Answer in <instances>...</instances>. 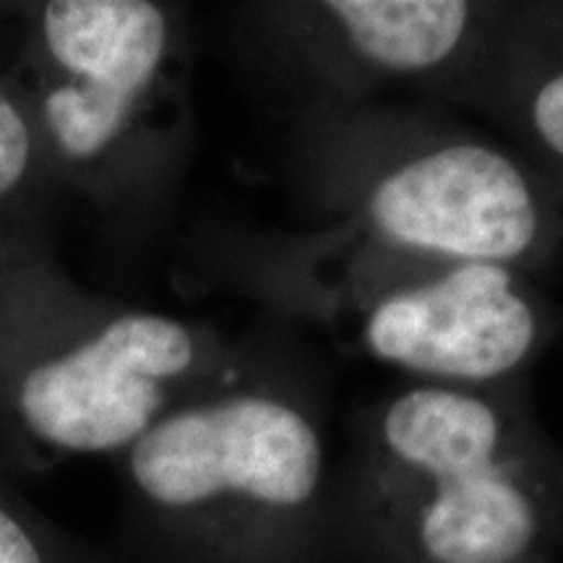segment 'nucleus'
Returning a JSON list of instances; mask_svg holds the SVG:
<instances>
[{
  "label": "nucleus",
  "mask_w": 563,
  "mask_h": 563,
  "mask_svg": "<svg viewBox=\"0 0 563 563\" xmlns=\"http://www.w3.org/2000/svg\"><path fill=\"white\" fill-rule=\"evenodd\" d=\"M340 563H553L563 454L525 382H407L355 412L334 462Z\"/></svg>",
  "instance_id": "nucleus-1"
},
{
  "label": "nucleus",
  "mask_w": 563,
  "mask_h": 563,
  "mask_svg": "<svg viewBox=\"0 0 563 563\" xmlns=\"http://www.w3.org/2000/svg\"><path fill=\"white\" fill-rule=\"evenodd\" d=\"M118 563H340L316 373L285 340L115 456Z\"/></svg>",
  "instance_id": "nucleus-2"
},
{
  "label": "nucleus",
  "mask_w": 563,
  "mask_h": 563,
  "mask_svg": "<svg viewBox=\"0 0 563 563\" xmlns=\"http://www.w3.org/2000/svg\"><path fill=\"white\" fill-rule=\"evenodd\" d=\"M5 87L63 199L146 249L173 222L196 154V34L170 0H30Z\"/></svg>",
  "instance_id": "nucleus-3"
},
{
  "label": "nucleus",
  "mask_w": 563,
  "mask_h": 563,
  "mask_svg": "<svg viewBox=\"0 0 563 563\" xmlns=\"http://www.w3.org/2000/svg\"><path fill=\"white\" fill-rule=\"evenodd\" d=\"M279 336H228L100 295L55 249L0 253V464L121 456L162 418L241 382Z\"/></svg>",
  "instance_id": "nucleus-4"
},
{
  "label": "nucleus",
  "mask_w": 563,
  "mask_h": 563,
  "mask_svg": "<svg viewBox=\"0 0 563 563\" xmlns=\"http://www.w3.org/2000/svg\"><path fill=\"white\" fill-rule=\"evenodd\" d=\"M292 159L316 224L363 241L525 274L561 243L559 196L525 157L422 110L311 100Z\"/></svg>",
  "instance_id": "nucleus-5"
},
{
  "label": "nucleus",
  "mask_w": 563,
  "mask_h": 563,
  "mask_svg": "<svg viewBox=\"0 0 563 563\" xmlns=\"http://www.w3.org/2000/svg\"><path fill=\"white\" fill-rule=\"evenodd\" d=\"M504 3L321 0L241 5L245 40L311 87V100L371 102L407 87L477 102Z\"/></svg>",
  "instance_id": "nucleus-6"
},
{
  "label": "nucleus",
  "mask_w": 563,
  "mask_h": 563,
  "mask_svg": "<svg viewBox=\"0 0 563 563\" xmlns=\"http://www.w3.org/2000/svg\"><path fill=\"white\" fill-rule=\"evenodd\" d=\"M477 108L522 141L525 162L559 196L563 183V11L509 5Z\"/></svg>",
  "instance_id": "nucleus-7"
},
{
  "label": "nucleus",
  "mask_w": 563,
  "mask_h": 563,
  "mask_svg": "<svg viewBox=\"0 0 563 563\" xmlns=\"http://www.w3.org/2000/svg\"><path fill=\"white\" fill-rule=\"evenodd\" d=\"M60 201L30 118L0 84V253L53 249Z\"/></svg>",
  "instance_id": "nucleus-8"
},
{
  "label": "nucleus",
  "mask_w": 563,
  "mask_h": 563,
  "mask_svg": "<svg viewBox=\"0 0 563 563\" xmlns=\"http://www.w3.org/2000/svg\"><path fill=\"white\" fill-rule=\"evenodd\" d=\"M0 563H112V555L40 511L0 464Z\"/></svg>",
  "instance_id": "nucleus-9"
},
{
  "label": "nucleus",
  "mask_w": 563,
  "mask_h": 563,
  "mask_svg": "<svg viewBox=\"0 0 563 563\" xmlns=\"http://www.w3.org/2000/svg\"><path fill=\"white\" fill-rule=\"evenodd\" d=\"M26 30V3H0V84L16 60Z\"/></svg>",
  "instance_id": "nucleus-10"
}]
</instances>
